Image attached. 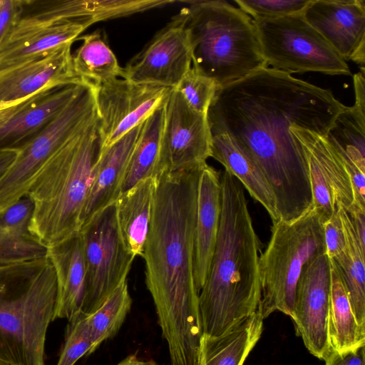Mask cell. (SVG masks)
Instances as JSON below:
<instances>
[{"label": "cell", "instance_id": "obj_1", "mask_svg": "<svg viewBox=\"0 0 365 365\" xmlns=\"http://www.w3.org/2000/svg\"><path fill=\"white\" fill-rule=\"evenodd\" d=\"M346 106L329 89L269 67L219 88L208 109L210 131L228 134L255 161L274 193L279 219L312 206L308 160L292 127L326 135Z\"/></svg>", "mask_w": 365, "mask_h": 365}, {"label": "cell", "instance_id": "obj_2", "mask_svg": "<svg viewBox=\"0 0 365 365\" xmlns=\"http://www.w3.org/2000/svg\"><path fill=\"white\" fill-rule=\"evenodd\" d=\"M201 168L165 173L158 178L142 256L146 286L168 346L171 365H197L202 335L199 292L194 279Z\"/></svg>", "mask_w": 365, "mask_h": 365}, {"label": "cell", "instance_id": "obj_3", "mask_svg": "<svg viewBox=\"0 0 365 365\" xmlns=\"http://www.w3.org/2000/svg\"><path fill=\"white\" fill-rule=\"evenodd\" d=\"M221 214L207 280L199 293L202 334L217 336L257 312L263 246L256 233L241 183L220 173Z\"/></svg>", "mask_w": 365, "mask_h": 365}, {"label": "cell", "instance_id": "obj_4", "mask_svg": "<svg viewBox=\"0 0 365 365\" xmlns=\"http://www.w3.org/2000/svg\"><path fill=\"white\" fill-rule=\"evenodd\" d=\"M98 118L45 163L27 195L31 233L46 248L79 233L93 165L100 150Z\"/></svg>", "mask_w": 365, "mask_h": 365}, {"label": "cell", "instance_id": "obj_5", "mask_svg": "<svg viewBox=\"0 0 365 365\" xmlns=\"http://www.w3.org/2000/svg\"><path fill=\"white\" fill-rule=\"evenodd\" d=\"M56 277L47 257L0 263V361L45 365L46 334L53 321Z\"/></svg>", "mask_w": 365, "mask_h": 365}, {"label": "cell", "instance_id": "obj_6", "mask_svg": "<svg viewBox=\"0 0 365 365\" xmlns=\"http://www.w3.org/2000/svg\"><path fill=\"white\" fill-rule=\"evenodd\" d=\"M185 3L176 15L187 33L192 66L219 88L268 67L245 11L225 1Z\"/></svg>", "mask_w": 365, "mask_h": 365}, {"label": "cell", "instance_id": "obj_7", "mask_svg": "<svg viewBox=\"0 0 365 365\" xmlns=\"http://www.w3.org/2000/svg\"><path fill=\"white\" fill-rule=\"evenodd\" d=\"M324 254L323 225L312 207L292 222H272L270 240L259 259L261 296L257 312L263 319L276 311L292 318L303 269Z\"/></svg>", "mask_w": 365, "mask_h": 365}, {"label": "cell", "instance_id": "obj_8", "mask_svg": "<svg viewBox=\"0 0 365 365\" xmlns=\"http://www.w3.org/2000/svg\"><path fill=\"white\" fill-rule=\"evenodd\" d=\"M302 13L252 19L267 66L289 74L312 71L351 75L346 61L306 21Z\"/></svg>", "mask_w": 365, "mask_h": 365}, {"label": "cell", "instance_id": "obj_9", "mask_svg": "<svg viewBox=\"0 0 365 365\" xmlns=\"http://www.w3.org/2000/svg\"><path fill=\"white\" fill-rule=\"evenodd\" d=\"M98 120L93 85L75 98L30 143L17 153L0 177V211L27 195L36 175L66 143Z\"/></svg>", "mask_w": 365, "mask_h": 365}, {"label": "cell", "instance_id": "obj_10", "mask_svg": "<svg viewBox=\"0 0 365 365\" xmlns=\"http://www.w3.org/2000/svg\"><path fill=\"white\" fill-rule=\"evenodd\" d=\"M86 268V292L81 312L97 310L125 279L135 257L121 238L111 203L90 217L80 230Z\"/></svg>", "mask_w": 365, "mask_h": 365}, {"label": "cell", "instance_id": "obj_11", "mask_svg": "<svg viewBox=\"0 0 365 365\" xmlns=\"http://www.w3.org/2000/svg\"><path fill=\"white\" fill-rule=\"evenodd\" d=\"M173 89L119 78L93 86L100 149L143 123L166 102Z\"/></svg>", "mask_w": 365, "mask_h": 365}, {"label": "cell", "instance_id": "obj_12", "mask_svg": "<svg viewBox=\"0 0 365 365\" xmlns=\"http://www.w3.org/2000/svg\"><path fill=\"white\" fill-rule=\"evenodd\" d=\"M211 141L207 113L191 108L173 88L165 103L163 173L201 168L211 157Z\"/></svg>", "mask_w": 365, "mask_h": 365}, {"label": "cell", "instance_id": "obj_13", "mask_svg": "<svg viewBox=\"0 0 365 365\" xmlns=\"http://www.w3.org/2000/svg\"><path fill=\"white\" fill-rule=\"evenodd\" d=\"M89 19L57 20L46 11L16 12L0 43V69L45 56L73 43L88 27Z\"/></svg>", "mask_w": 365, "mask_h": 365}, {"label": "cell", "instance_id": "obj_14", "mask_svg": "<svg viewBox=\"0 0 365 365\" xmlns=\"http://www.w3.org/2000/svg\"><path fill=\"white\" fill-rule=\"evenodd\" d=\"M331 284V262L324 254L304 267L297 282L291 319L296 334L320 360L331 350L328 335Z\"/></svg>", "mask_w": 365, "mask_h": 365}, {"label": "cell", "instance_id": "obj_15", "mask_svg": "<svg viewBox=\"0 0 365 365\" xmlns=\"http://www.w3.org/2000/svg\"><path fill=\"white\" fill-rule=\"evenodd\" d=\"M192 66L187 33L177 15L123 68L121 78L175 88Z\"/></svg>", "mask_w": 365, "mask_h": 365}, {"label": "cell", "instance_id": "obj_16", "mask_svg": "<svg viewBox=\"0 0 365 365\" xmlns=\"http://www.w3.org/2000/svg\"><path fill=\"white\" fill-rule=\"evenodd\" d=\"M72 44H63L45 56L0 69V110L48 89L91 84L74 71Z\"/></svg>", "mask_w": 365, "mask_h": 365}, {"label": "cell", "instance_id": "obj_17", "mask_svg": "<svg viewBox=\"0 0 365 365\" xmlns=\"http://www.w3.org/2000/svg\"><path fill=\"white\" fill-rule=\"evenodd\" d=\"M84 85L43 91L0 110V153L19 152L75 98Z\"/></svg>", "mask_w": 365, "mask_h": 365}, {"label": "cell", "instance_id": "obj_18", "mask_svg": "<svg viewBox=\"0 0 365 365\" xmlns=\"http://www.w3.org/2000/svg\"><path fill=\"white\" fill-rule=\"evenodd\" d=\"M302 14L345 61L365 44L363 0H310Z\"/></svg>", "mask_w": 365, "mask_h": 365}, {"label": "cell", "instance_id": "obj_19", "mask_svg": "<svg viewBox=\"0 0 365 365\" xmlns=\"http://www.w3.org/2000/svg\"><path fill=\"white\" fill-rule=\"evenodd\" d=\"M291 131L319 162L332 187L336 204L346 211L355 203L365 207V170L326 135L300 127H292Z\"/></svg>", "mask_w": 365, "mask_h": 365}, {"label": "cell", "instance_id": "obj_20", "mask_svg": "<svg viewBox=\"0 0 365 365\" xmlns=\"http://www.w3.org/2000/svg\"><path fill=\"white\" fill-rule=\"evenodd\" d=\"M221 214L220 173L205 164L200 170L195 229L194 279L200 293L208 277Z\"/></svg>", "mask_w": 365, "mask_h": 365}, {"label": "cell", "instance_id": "obj_21", "mask_svg": "<svg viewBox=\"0 0 365 365\" xmlns=\"http://www.w3.org/2000/svg\"><path fill=\"white\" fill-rule=\"evenodd\" d=\"M143 124L112 145L99 150L91 170L82 215L83 224L97 211L115 202L120 195L128 163Z\"/></svg>", "mask_w": 365, "mask_h": 365}, {"label": "cell", "instance_id": "obj_22", "mask_svg": "<svg viewBox=\"0 0 365 365\" xmlns=\"http://www.w3.org/2000/svg\"><path fill=\"white\" fill-rule=\"evenodd\" d=\"M56 277L57 295L53 321L68 322L81 312L83 304L86 268L80 233L47 248Z\"/></svg>", "mask_w": 365, "mask_h": 365}, {"label": "cell", "instance_id": "obj_23", "mask_svg": "<svg viewBox=\"0 0 365 365\" xmlns=\"http://www.w3.org/2000/svg\"><path fill=\"white\" fill-rule=\"evenodd\" d=\"M211 158L221 163L225 170L235 177L250 195L263 206L272 222L279 220L274 193L255 161L228 134L211 131Z\"/></svg>", "mask_w": 365, "mask_h": 365}, {"label": "cell", "instance_id": "obj_24", "mask_svg": "<svg viewBox=\"0 0 365 365\" xmlns=\"http://www.w3.org/2000/svg\"><path fill=\"white\" fill-rule=\"evenodd\" d=\"M263 320L256 312L220 336L202 334L197 365H244L262 336Z\"/></svg>", "mask_w": 365, "mask_h": 365}, {"label": "cell", "instance_id": "obj_25", "mask_svg": "<svg viewBox=\"0 0 365 365\" xmlns=\"http://www.w3.org/2000/svg\"><path fill=\"white\" fill-rule=\"evenodd\" d=\"M157 186L158 178H145L121 193L115 202L121 238L135 257L143 254Z\"/></svg>", "mask_w": 365, "mask_h": 365}, {"label": "cell", "instance_id": "obj_26", "mask_svg": "<svg viewBox=\"0 0 365 365\" xmlns=\"http://www.w3.org/2000/svg\"><path fill=\"white\" fill-rule=\"evenodd\" d=\"M33 204L26 195L0 211V263H11L46 256L47 248L31 233Z\"/></svg>", "mask_w": 365, "mask_h": 365}, {"label": "cell", "instance_id": "obj_27", "mask_svg": "<svg viewBox=\"0 0 365 365\" xmlns=\"http://www.w3.org/2000/svg\"><path fill=\"white\" fill-rule=\"evenodd\" d=\"M339 209L346 247L330 259L343 280L357 323L365 329V250L359 245L349 215L341 206Z\"/></svg>", "mask_w": 365, "mask_h": 365}, {"label": "cell", "instance_id": "obj_28", "mask_svg": "<svg viewBox=\"0 0 365 365\" xmlns=\"http://www.w3.org/2000/svg\"><path fill=\"white\" fill-rule=\"evenodd\" d=\"M165 103L143 124L128 163L120 194L142 180L150 177L158 178L163 174L162 142Z\"/></svg>", "mask_w": 365, "mask_h": 365}, {"label": "cell", "instance_id": "obj_29", "mask_svg": "<svg viewBox=\"0 0 365 365\" xmlns=\"http://www.w3.org/2000/svg\"><path fill=\"white\" fill-rule=\"evenodd\" d=\"M328 335L331 349L339 353L365 345V329L357 323L343 280L332 264Z\"/></svg>", "mask_w": 365, "mask_h": 365}, {"label": "cell", "instance_id": "obj_30", "mask_svg": "<svg viewBox=\"0 0 365 365\" xmlns=\"http://www.w3.org/2000/svg\"><path fill=\"white\" fill-rule=\"evenodd\" d=\"M83 41L72 54L76 74L87 83L100 85L122 78L123 68L100 32H93L78 38Z\"/></svg>", "mask_w": 365, "mask_h": 365}, {"label": "cell", "instance_id": "obj_31", "mask_svg": "<svg viewBox=\"0 0 365 365\" xmlns=\"http://www.w3.org/2000/svg\"><path fill=\"white\" fill-rule=\"evenodd\" d=\"M132 305L127 279L123 280L94 312L87 315L94 352L106 340L114 336L121 327Z\"/></svg>", "mask_w": 365, "mask_h": 365}, {"label": "cell", "instance_id": "obj_32", "mask_svg": "<svg viewBox=\"0 0 365 365\" xmlns=\"http://www.w3.org/2000/svg\"><path fill=\"white\" fill-rule=\"evenodd\" d=\"M326 137L339 145L361 169L365 170V113L354 106H346L336 118Z\"/></svg>", "mask_w": 365, "mask_h": 365}, {"label": "cell", "instance_id": "obj_33", "mask_svg": "<svg viewBox=\"0 0 365 365\" xmlns=\"http://www.w3.org/2000/svg\"><path fill=\"white\" fill-rule=\"evenodd\" d=\"M175 89L191 108L199 113H207L219 88L212 79L191 66Z\"/></svg>", "mask_w": 365, "mask_h": 365}, {"label": "cell", "instance_id": "obj_34", "mask_svg": "<svg viewBox=\"0 0 365 365\" xmlns=\"http://www.w3.org/2000/svg\"><path fill=\"white\" fill-rule=\"evenodd\" d=\"M303 148L308 160L312 196V207L323 225L330 219L334 212L336 205L335 197L332 187L319 162L310 152L304 147Z\"/></svg>", "mask_w": 365, "mask_h": 365}, {"label": "cell", "instance_id": "obj_35", "mask_svg": "<svg viewBox=\"0 0 365 365\" xmlns=\"http://www.w3.org/2000/svg\"><path fill=\"white\" fill-rule=\"evenodd\" d=\"M91 337L87 315L80 312L68 322L64 344L56 365H74L91 348Z\"/></svg>", "mask_w": 365, "mask_h": 365}, {"label": "cell", "instance_id": "obj_36", "mask_svg": "<svg viewBox=\"0 0 365 365\" xmlns=\"http://www.w3.org/2000/svg\"><path fill=\"white\" fill-rule=\"evenodd\" d=\"M310 0H235L238 7L255 19H274L300 14Z\"/></svg>", "mask_w": 365, "mask_h": 365}, {"label": "cell", "instance_id": "obj_37", "mask_svg": "<svg viewBox=\"0 0 365 365\" xmlns=\"http://www.w3.org/2000/svg\"><path fill=\"white\" fill-rule=\"evenodd\" d=\"M326 255L330 258L339 255L346 247L345 232L340 215V209L336 205L330 219L323 224Z\"/></svg>", "mask_w": 365, "mask_h": 365}, {"label": "cell", "instance_id": "obj_38", "mask_svg": "<svg viewBox=\"0 0 365 365\" xmlns=\"http://www.w3.org/2000/svg\"><path fill=\"white\" fill-rule=\"evenodd\" d=\"M324 360V365H365V345L341 353L331 349Z\"/></svg>", "mask_w": 365, "mask_h": 365}, {"label": "cell", "instance_id": "obj_39", "mask_svg": "<svg viewBox=\"0 0 365 365\" xmlns=\"http://www.w3.org/2000/svg\"><path fill=\"white\" fill-rule=\"evenodd\" d=\"M346 212L349 215L359 245L365 250V208L353 204Z\"/></svg>", "mask_w": 365, "mask_h": 365}, {"label": "cell", "instance_id": "obj_40", "mask_svg": "<svg viewBox=\"0 0 365 365\" xmlns=\"http://www.w3.org/2000/svg\"><path fill=\"white\" fill-rule=\"evenodd\" d=\"M16 8V0H0V43L11 24Z\"/></svg>", "mask_w": 365, "mask_h": 365}, {"label": "cell", "instance_id": "obj_41", "mask_svg": "<svg viewBox=\"0 0 365 365\" xmlns=\"http://www.w3.org/2000/svg\"><path fill=\"white\" fill-rule=\"evenodd\" d=\"M365 72L359 71L354 76V88L355 91L354 106L365 113Z\"/></svg>", "mask_w": 365, "mask_h": 365}, {"label": "cell", "instance_id": "obj_42", "mask_svg": "<svg viewBox=\"0 0 365 365\" xmlns=\"http://www.w3.org/2000/svg\"><path fill=\"white\" fill-rule=\"evenodd\" d=\"M17 151H4L0 153V177L9 169L14 161Z\"/></svg>", "mask_w": 365, "mask_h": 365}, {"label": "cell", "instance_id": "obj_43", "mask_svg": "<svg viewBox=\"0 0 365 365\" xmlns=\"http://www.w3.org/2000/svg\"><path fill=\"white\" fill-rule=\"evenodd\" d=\"M116 365H159L153 360L140 359L135 354H131L123 359Z\"/></svg>", "mask_w": 365, "mask_h": 365}, {"label": "cell", "instance_id": "obj_44", "mask_svg": "<svg viewBox=\"0 0 365 365\" xmlns=\"http://www.w3.org/2000/svg\"><path fill=\"white\" fill-rule=\"evenodd\" d=\"M0 365H6L4 364H3L2 362L0 361Z\"/></svg>", "mask_w": 365, "mask_h": 365}]
</instances>
